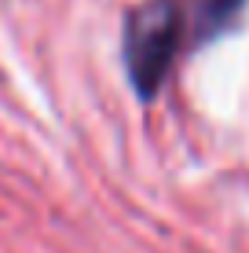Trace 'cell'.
I'll return each instance as SVG.
<instances>
[{"mask_svg":"<svg viewBox=\"0 0 249 253\" xmlns=\"http://www.w3.org/2000/svg\"><path fill=\"white\" fill-rule=\"evenodd\" d=\"M242 7H246V0H183L187 26H191V44L202 48L205 41L220 37L238 19Z\"/></svg>","mask_w":249,"mask_h":253,"instance_id":"2","label":"cell"},{"mask_svg":"<svg viewBox=\"0 0 249 253\" xmlns=\"http://www.w3.org/2000/svg\"><path fill=\"white\" fill-rule=\"evenodd\" d=\"M191 26H187L183 0H143L128 11L121 55L125 74L136 95L150 103L161 92L169 70L183 51H191Z\"/></svg>","mask_w":249,"mask_h":253,"instance_id":"1","label":"cell"}]
</instances>
